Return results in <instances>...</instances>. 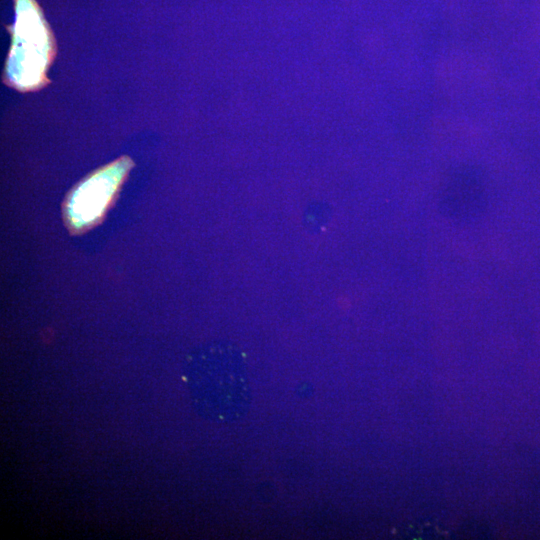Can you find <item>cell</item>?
I'll list each match as a JSON object with an SVG mask.
<instances>
[{"instance_id": "2", "label": "cell", "mask_w": 540, "mask_h": 540, "mask_svg": "<svg viewBox=\"0 0 540 540\" xmlns=\"http://www.w3.org/2000/svg\"><path fill=\"white\" fill-rule=\"evenodd\" d=\"M15 19L7 29L11 44L3 82L19 92L38 91L50 83L47 71L56 55V42L35 0H14Z\"/></svg>"}, {"instance_id": "4", "label": "cell", "mask_w": 540, "mask_h": 540, "mask_svg": "<svg viewBox=\"0 0 540 540\" xmlns=\"http://www.w3.org/2000/svg\"><path fill=\"white\" fill-rule=\"evenodd\" d=\"M485 205V190L480 173L472 167H459L443 185L440 206L446 216L465 220L477 216Z\"/></svg>"}, {"instance_id": "1", "label": "cell", "mask_w": 540, "mask_h": 540, "mask_svg": "<svg viewBox=\"0 0 540 540\" xmlns=\"http://www.w3.org/2000/svg\"><path fill=\"white\" fill-rule=\"evenodd\" d=\"M185 377L192 406L201 417L231 423L247 414L251 387L246 362L235 347L208 351L188 365Z\"/></svg>"}, {"instance_id": "3", "label": "cell", "mask_w": 540, "mask_h": 540, "mask_svg": "<svg viewBox=\"0 0 540 540\" xmlns=\"http://www.w3.org/2000/svg\"><path fill=\"white\" fill-rule=\"evenodd\" d=\"M133 166L130 157L121 156L88 174L67 193L62 211L71 233H83L102 221Z\"/></svg>"}]
</instances>
